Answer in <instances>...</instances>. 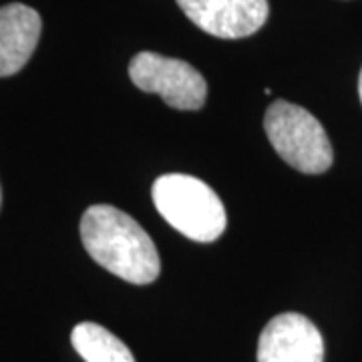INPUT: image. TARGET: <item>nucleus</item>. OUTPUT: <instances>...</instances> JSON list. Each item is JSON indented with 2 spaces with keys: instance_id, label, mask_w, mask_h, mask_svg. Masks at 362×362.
Masks as SVG:
<instances>
[{
  "instance_id": "nucleus-8",
  "label": "nucleus",
  "mask_w": 362,
  "mask_h": 362,
  "mask_svg": "<svg viewBox=\"0 0 362 362\" xmlns=\"http://www.w3.org/2000/svg\"><path fill=\"white\" fill-rule=\"evenodd\" d=\"M71 344L85 362H135L129 346L101 324H77L71 332Z\"/></svg>"
},
{
  "instance_id": "nucleus-10",
  "label": "nucleus",
  "mask_w": 362,
  "mask_h": 362,
  "mask_svg": "<svg viewBox=\"0 0 362 362\" xmlns=\"http://www.w3.org/2000/svg\"><path fill=\"white\" fill-rule=\"evenodd\" d=\"M0 204H2V194H0Z\"/></svg>"
},
{
  "instance_id": "nucleus-9",
  "label": "nucleus",
  "mask_w": 362,
  "mask_h": 362,
  "mask_svg": "<svg viewBox=\"0 0 362 362\" xmlns=\"http://www.w3.org/2000/svg\"><path fill=\"white\" fill-rule=\"evenodd\" d=\"M358 95H361V103H362V69H361V77H358Z\"/></svg>"
},
{
  "instance_id": "nucleus-4",
  "label": "nucleus",
  "mask_w": 362,
  "mask_h": 362,
  "mask_svg": "<svg viewBox=\"0 0 362 362\" xmlns=\"http://www.w3.org/2000/svg\"><path fill=\"white\" fill-rule=\"evenodd\" d=\"M129 77L145 93H156L169 107L181 111H197L207 99L204 75L181 59L157 52H139L131 59Z\"/></svg>"
},
{
  "instance_id": "nucleus-1",
  "label": "nucleus",
  "mask_w": 362,
  "mask_h": 362,
  "mask_svg": "<svg viewBox=\"0 0 362 362\" xmlns=\"http://www.w3.org/2000/svg\"><path fill=\"white\" fill-rule=\"evenodd\" d=\"M81 240L90 258L131 284H151L161 272L149 233L115 206H90L81 218Z\"/></svg>"
},
{
  "instance_id": "nucleus-6",
  "label": "nucleus",
  "mask_w": 362,
  "mask_h": 362,
  "mask_svg": "<svg viewBox=\"0 0 362 362\" xmlns=\"http://www.w3.org/2000/svg\"><path fill=\"white\" fill-rule=\"evenodd\" d=\"M258 362H324V338L306 316L278 314L259 334Z\"/></svg>"
},
{
  "instance_id": "nucleus-3",
  "label": "nucleus",
  "mask_w": 362,
  "mask_h": 362,
  "mask_svg": "<svg viewBox=\"0 0 362 362\" xmlns=\"http://www.w3.org/2000/svg\"><path fill=\"white\" fill-rule=\"evenodd\" d=\"M264 129L276 153L302 173L316 175L332 165V145L322 123L304 107L276 101L264 117Z\"/></svg>"
},
{
  "instance_id": "nucleus-5",
  "label": "nucleus",
  "mask_w": 362,
  "mask_h": 362,
  "mask_svg": "<svg viewBox=\"0 0 362 362\" xmlns=\"http://www.w3.org/2000/svg\"><path fill=\"white\" fill-rule=\"evenodd\" d=\"M185 16L218 39H244L268 21V0H177Z\"/></svg>"
},
{
  "instance_id": "nucleus-2",
  "label": "nucleus",
  "mask_w": 362,
  "mask_h": 362,
  "mask_svg": "<svg viewBox=\"0 0 362 362\" xmlns=\"http://www.w3.org/2000/svg\"><path fill=\"white\" fill-rule=\"evenodd\" d=\"M157 211L171 228L195 242H216L226 232L228 216L218 194L206 181L185 173L157 177L151 187Z\"/></svg>"
},
{
  "instance_id": "nucleus-7",
  "label": "nucleus",
  "mask_w": 362,
  "mask_h": 362,
  "mask_svg": "<svg viewBox=\"0 0 362 362\" xmlns=\"http://www.w3.org/2000/svg\"><path fill=\"white\" fill-rule=\"evenodd\" d=\"M39 13L26 4L13 2L0 8V77L16 75L28 63L39 45Z\"/></svg>"
}]
</instances>
